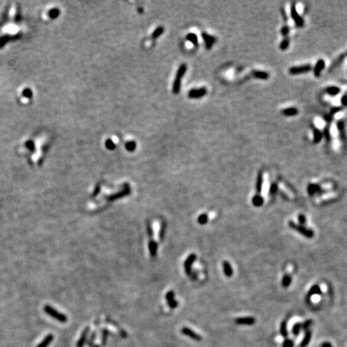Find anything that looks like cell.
<instances>
[{
	"label": "cell",
	"instance_id": "6da1fadb",
	"mask_svg": "<svg viewBox=\"0 0 347 347\" xmlns=\"http://www.w3.org/2000/svg\"><path fill=\"white\" fill-rule=\"evenodd\" d=\"M186 69H187V67H186V65L185 64H182L178 68V70L177 72V74H176V78L174 80V81L173 84V93H174V94H178V92H179L180 88H181L182 78L185 74V73H186Z\"/></svg>",
	"mask_w": 347,
	"mask_h": 347
},
{
	"label": "cell",
	"instance_id": "7a4b0ae2",
	"mask_svg": "<svg viewBox=\"0 0 347 347\" xmlns=\"http://www.w3.org/2000/svg\"><path fill=\"white\" fill-rule=\"evenodd\" d=\"M43 310L47 314L49 315L50 317H53L54 319L57 320L58 321H60L61 323H65L68 321V317H66V315L62 313H60L59 311H57L53 307L50 306V305H45L43 307Z\"/></svg>",
	"mask_w": 347,
	"mask_h": 347
},
{
	"label": "cell",
	"instance_id": "3957f363",
	"mask_svg": "<svg viewBox=\"0 0 347 347\" xmlns=\"http://www.w3.org/2000/svg\"><path fill=\"white\" fill-rule=\"evenodd\" d=\"M289 225L292 229L295 230V231H297V232H299V233H300L301 235L304 236L305 237L312 238L313 237V236H314V233H313V231H312V230L308 229V228H306V227H304V226H302V225L296 224V223H294V222H293V221L289 222Z\"/></svg>",
	"mask_w": 347,
	"mask_h": 347
},
{
	"label": "cell",
	"instance_id": "277c9868",
	"mask_svg": "<svg viewBox=\"0 0 347 347\" xmlns=\"http://www.w3.org/2000/svg\"><path fill=\"white\" fill-rule=\"evenodd\" d=\"M312 66L310 64H304V65H300V66H294L292 67L289 69V73L291 75H300V74H304L310 72L312 70Z\"/></svg>",
	"mask_w": 347,
	"mask_h": 347
},
{
	"label": "cell",
	"instance_id": "5b68a950",
	"mask_svg": "<svg viewBox=\"0 0 347 347\" xmlns=\"http://www.w3.org/2000/svg\"><path fill=\"white\" fill-rule=\"evenodd\" d=\"M290 15H291L292 19L293 20L294 24L297 25V27H298V28H302V27L304 26V19H303V18L299 15V13L297 12L294 3L292 4L291 10H290Z\"/></svg>",
	"mask_w": 347,
	"mask_h": 347
},
{
	"label": "cell",
	"instance_id": "8992f818",
	"mask_svg": "<svg viewBox=\"0 0 347 347\" xmlns=\"http://www.w3.org/2000/svg\"><path fill=\"white\" fill-rule=\"evenodd\" d=\"M129 194H130V188H129V186L128 184H125V188L123 191H120V192H118V194H115V195H109V196H107L106 199H107L108 201H114V200H116V199L125 197V196H126V195H129Z\"/></svg>",
	"mask_w": 347,
	"mask_h": 347
},
{
	"label": "cell",
	"instance_id": "52a82bcc",
	"mask_svg": "<svg viewBox=\"0 0 347 347\" xmlns=\"http://www.w3.org/2000/svg\"><path fill=\"white\" fill-rule=\"evenodd\" d=\"M196 257L197 256H196V255H195V253H191V255L188 256V257L186 258V259L184 262L185 272H186L187 275H189V276H190V274L191 273V266H192L193 263L195 261Z\"/></svg>",
	"mask_w": 347,
	"mask_h": 347
},
{
	"label": "cell",
	"instance_id": "ba28073f",
	"mask_svg": "<svg viewBox=\"0 0 347 347\" xmlns=\"http://www.w3.org/2000/svg\"><path fill=\"white\" fill-rule=\"evenodd\" d=\"M207 93V89L206 88H196V89L191 90L188 93V96L190 98L198 99L201 98L203 96H205Z\"/></svg>",
	"mask_w": 347,
	"mask_h": 347
},
{
	"label": "cell",
	"instance_id": "9c48e42d",
	"mask_svg": "<svg viewBox=\"0 0 347 347\" xmlns=\"http://www.w3.org/2000/svg\"><path fill=\"white\" fill-rule=\"evenodd\" d=\"M181 332H182V334H184L186 336L189 337V338H191L194 339V340L197 341H200L202 340L201 336L199 334H198L197 333H195V331H193L192 330H191V329H189L187 327L182 328V330H181Z\"/></svg>",
	"mask_w": 347,
	"mask_h": 347
},
{
	"label": "cell",
	"instance_id": "30bf717a",
	"mask_svg": "<svg viewBox=\"0 0 347 347\" xmlns=\"http://www.w3.org/2000/svg\"><path fill=\"white\" fill-rule=\"evenodd\" d=\"M202 36H203L204 42H205L206 48L208 50H210L211 48L213 47L214 43H215L217 40L215 37L212 36L211 35H208L207 33H206V32H203V33L202 34Z\"/></svg>",
	"mask_w": 347,
	"mask_h": 347
},
{
	"label": "cell",
	"instance_id": "8fae6325",
	"mask_svg": "<svg viewBox=\"0 0 347 347\" xmlns=\"http://www.w3.org/2000/svg\"><path fill=\"white\" fill-rule=\"evenodd\" d=\"M325 67H326L325 60H322V59H320V60H317V62L316 63L314 68H313V74H314L315 76L319 77L321 76V73H322V71L325 69Z\"/></svg>",
	"mask_w": 347,
	"mask_h": 347
},
{
	"label": "cell",
	"instance_id": "7c38bea8",
	"mask_svg": "<svg viewBox=\"0 0 347 347\" xmlns=\"http://www.w3.org/2000/svg\"><path fill=\"white\" fill-rule=\"evenodd\" d=\"M312 131H313V143L314 144H318L321 141V140L323 137V133L319 129H317V127L313 126L312 127Z\"/></svg>",
	"mask_w": 347,
	"mask_h": 347
},
{
	"label": "cell",
	"instance_id": "4fadbf2b",
	"mask_svg": "<svg viewBox=\"0 0 347 347\" xmlns=\"http://www.w3.org/2000/svg\"><path fill=\"white\" fill-rule=\"evenodd\" d=\"M236 323L239 324V325H248V326H251L255 324L256 320L253 317H239L236 319Z\"/></svg>",
	"mask_w": 347,
	"mask_h": 347
},
{
	"label": "cell",
	"instance_id": "5bb4252c",
	"mask_svg": "<svg viewBox=\"0 0 347 347\" xmlns=\"http://www.w3.org/2000/svg\"><path fill=\"white\" fill-rule=\"evenodd\" d=\"M281 114L285 117H294L299 114V110L297 108L295 107H289L284 109L281 110Z\"/></svg>",
	"mask_w": 347,
	"mask_h": 347
},
{
	"label": "cell",
	"instance_id": "9a60e30c",
	"mask_svg": "<svg viewBox=\"0 0 347 347\" xmlns=\"http://www.w3.org/2000/svg\"><path fill=\"white\" fill-rule=\"evenodd\" d=\"M252 76L255 77L256 79L262 80H266L269 78V74L264 71L254 70L252 72Z\"/></svg>",
	"mask_w": 347,
	"mask_h": 347
},
{
	"label": "cell",
	"instance_id": "2e32d148",
	"mask_svg": "<svg viewBox=\"0 0 347 347\" xmlns=\"http://www.w3.org/2000/svg\"><path fill=\"white\" fill-rule=\"evenodd\" d=\"M337 127H338V130L340 134L341 139L345 141V123L343 120H339L338 121L337 123Z\"/></svg>",
	"mask_w": 347,
	"mask_h": 347
},
{
	"label": "cell",
	"instance_id": "e0dca14e",
	"mask_svg": "<svg viewBox=\"0 0 347 347\" xmlns=\"http://www.w3.org/2000/svg\"><path fill=\"white\" fill-rule=\"evenodd\" d=\"M263 173L261 171L258 174L256 178V190L258 195L259 193L261 192L262 191V186H263Z\"/></svg>",
	"mask_w": 347,
	"mask_h": 347
},
{
	"label": "cell",
	"instance_id": "ac0fdd59",
	"mask_svg": "<svg viewBox=\"0 0 347 347\" xmlns=\"http://www.w3.org/2000/svg\"><path fill=\"white\" fill-rule=\"evenodd\" d=\"M149 249H150V256L152 258H155L157 255V251H158V244L154 240H150L149 242Z\"/></svg>",
	"mask_w": 347,
	"mask_h": 347
},
{
	"label": "cell",
	"instance_id": "d6986e66",
	"mask_svg": "<svg viewBox=\"0 0 347 347\" xmlns=\"http://www.w3.org/2000/svg\"><path fill=\"white\" fill-rule=\"evenodd\" d=\"M88 331H89V329H88V327H86L85 330H84L83 333H82L81 336H80V338H79L78 341H77L76 347H83L84 346V344L85 343L86 338H87V335H88Z\"/></svg>",
	"mask_w": 347,
	"mask_h": 347
},
{
	"label": "cell",
	"instance_id": "ffe728a7",
	"mask_svg": "<svg viewBox=\"0 0 347 347\" xmlns=\"http://www.w3.org/2000/svg\"><path fill=\"white\" fill-rule=\"evenodd\" d=\"M341 92V88L338 86H330L326 88V92L328 95L332 96H335L338 95Z\"/></svg>",
	"mask_w": 347,
	"mask_h": 347
},
{
	"label": "cell",
	"instance_id": "44dd1931",
	"mask_svg": "<svg viewBox=\"0 0 347 347\" xmlns=\"http://www.w3.org/2000/svg\"><path fill=\"white\" fill-rule=\"evenodd\" d=\"M223 272H224V274L226 275L227 277H230V276H231L233 275V269H232V267L231 266L229 262L223 261Z\"/></svg>",
	"mask_w": 347,
	"mask_h": 347
},
{
	"label": "cell",
	"instance_id": "7402d4cb",
	"mask_svg": "<svg viewBox=\"0 0 347 347\" xmlns=\"http://www.w3.org/2000/svg\"><path fill=\"white\" fill-rule=\"evenodd\" d=\"M311 337H312V332H311L310 330H307L306 332H305V334H304V338H303L302 341L300 342V347H306L309 344V342H310Z\"/></svg>",
	"mask_w": 347,
	"mask_h": 347
},
{
	"label": "cell",
	"instance_id": "603a6c76",
	"mask_svg": "<svg viewBox=\"0 0 347 347\" xmlns=\"http://www.w3.org/2000/svg\"><path fill=\"white\" fill-rule=\"evenodd\" d=\"M321 288L319 287V285H315L309 289V291H308V295H307V297L310 298L312 296L317 295V294H321Z\"/></svg>",
	"mask_w": 347,
	"mask_h": 347
},
{
	"label": "cell",
	"instance_id": "cb8c5ba5",
	"mask_svg": "<svg viewBox=\"0 0 347 347\" xmlns=\"http://www.w3.org/2000/svg\"><path fill=\"white\" fill-rule=\"evenodd\" d=\"M52 340H53V335H52V334H48V335H47V336L42 341V342H41L39 345H37L36 347H47V345H49L50 343L52 341Z\"/></svg>",
	"mask_w": 347,
	"mask_h": 347
},
{
	"label": "cell",
	"instance_id": "d4e9b609",
	"mask_svg": "<svg viewBox=\"0 0 347 347\" xmlns=\"http://www.w3.org/2000/svg\"><path fill=\"white\" fill-rule=\"evenodd\" d=\"M321 190V187H320L318 185H316V184H309L308 186V192L310 194V195H314V194H316V193L317 192H320Z\"/></svg>",
	"mask_w": 347,
	"mask_h": 347
},
{
	"label": "cell",
	"instance_id": "484cf974",
	"mask_svg": "<svg viewBox=\"0 0 347 347\" xmlns=\"http://www.w3.org/2000/svg\"><path fill=\"white\" fill-rule=\"evenodd\" d=\"M252 203L256 207H260L263 203V199L259 195H255L252 199Z\"/></svg>",
	"mask_w": 347,
	"mask_h": 347
},
{
	"label": "cell",
	"instance_id": "4316f807",
	"mask_svg": "<svg viewBox=\"0 0 347 347\" xmlns=\"http://www.w3.org/2000/svg\"><path fill=\"white\" fill-rule=\"evenodd\" d=\"M186 39L188 41H190L191 43H192L195 46H197L198 45V37L197 35L195 34H194V33H189V34L186 35Z\"/></svg>",
	"mask_w": 347,
	"mask_h": 347
},
{
	"label": "cell",
	"instance_id": "83f0119b",
	"mask_svg": "<svg viewBox=\"0 0 347 347\" xmlns=\"http://www.w3.org/2000/svg\"><path fill=\"white\" fill-rule=\"evenodd\" d=\"M289 43H290V40L289 38H285L280 43V48L282 51H285L287 50L289 47Z\"/></svg>",
	"mask_w": 347,
	"mask_h": 347
},
{
	"label": "cell",
	"instance_id": "f1b7e54d",
	"mask_svg": "<svg viewBox=\"0 0 347 347\" xmlns=\"http://www.w3.org/2000/svg\"><path fill=\"white\" fill-rule=\"evenodd\" d=\"M323 136L325 137H326V140L327 141V142H329L330 143V140H331V135H330V124L327 125L326 126V128H325V129H324V132H323Z\"/></svg>",
	"mask_w": 347,
	"mask_h": 347
},
{
	"label": "cell",
	"instance_id": "f546056e",
	"mask_svg": "<svg viewBox=\"0 0 347 347\" xmlns=\"http://www.w3.org/2000/svg\"><path fill=\"white\" fill-rule=\"evenodd\" d=\"M292 282V278L291 276L289 275H285L282 279V286L285 288L289 287V285H291Z\"/></svg>",
	"mask_w": 347,
	"mask_h": 347
},
{
	"label": "cell",
	"instance_id": "4dcf8cb0",
	"mask_svg": "<svg viewBox=\"0 0 347 347\" xmlns=\"http://www.w3.org/2000/svg\"><path fill=\"white\" fill-rule=\"evenodd\" d=\"M280 331H281V334L283 338H287L288 331H287V326H286V321H284L282 323H281Z\"/></svg>",
	"mask_w": 347,
	"mask_h": 347
},
{
	"label": "cell",
	"instance_id": "1f68e13d",
	"mask_svg": "<svg viewBox=\"0 0 347 347\" xmlns=\"http://www.w3.org/2000/svg\"><path fill=\"white\" fill-rule=\"evenodd\" d=\"M207 221H208L207 215L202 214L198 217V223H200V224L202 225L205 224V223H207Z\"/></svg>",
	"mask_w": 347,
	"mask_h": 347
},
{
	"label": "cell",
	"instance_id": "d6a6232c",
	"mask_svg": "<svg viewBox=\"0 0 347 347\" xmlns=\"http://www.w3.org/2000/svg\"><path fill=\"white\" fill-rule=\"evenodd\" d=\"M300 330H301V323H296L293 326V327L292 331H293V334L295 336H297L299 333H300Z\"/></svg>",
	"mask_w": 347,
	"mask_h": 347
},
{
	"label": "cell",
	"instance_id": "836d02e7",
	"mask_svg": "<svg viewBox=\"0 0 347 347\" xmlns=\"http://www.w3.org/2000/svg\"><path fill=\"white\" fill-rule=\"evenodd\" d=\"M163 32H164V28H163V27H159V28H158L156 30L154 31V33H153L152 35L153 38L154 39L158 38L159 36H160L161 35H162Z\"/></svg>",
	"mask_w": 347,
	"mask_h": 347
},
{
	"label": "cell",
	"instance_id": "e575fe53",
	"mask_svg": "<svg viewBox=\"0 0 347 347\" xmlns=\"http://www.w3.org/2000/svg\"><path fill=\"white\" fill-rule=\"evenodd\" d=\"M136 142H134V141H129V142H127L126 145H125V148H126V150H128V151H133V150H135V149H136Z\"/></svg>",
	"mask_w": 347,
	"mask_h": 347
},
{
	"label": "cell",
	"instance_id": "d590c367",
	"mask_svg": "<svg viewBox=\"0 0 347 347\" xmlns=\"http://www.w3.org/2000/svg\"><path fill=\"white\" fill-rule=\"evenodd\" d=\"M105 146H106V148H107L108 150H114L116 148L115 143L110 139H108L107 141H105Z\"/></svg>",
	"mask_w": 347,
	"mask_h": 347
},
{
	"label": "cell",
	"instance_id": "8d00e7d4",
	"mask_svg": "<svg viewBox=\"0 0 347 347\" xmlns=\"http://www.w3.org/2000/svg\"><path fill=\"white\" fill-rule=\"evenodd\" d=\"M289 31H290V29H289V26L285 25L284 27H282V28H281V35H282L285 38H288V35H289Z\"/></svg>",
	"mask_w": 347,
	"mask_h": 347
},
{
	"label": "cell",
	"instance_id": "74e56055",
	"mask_svg": "<svg viewBox=\"0 0 347 347\" xmlns=\"http://www.w3.org/2000/svg\"><path fill=\"white\" fill-rule=\"evenodd\" d=\"M312 324H313V321H312V320H307V321H304V323L301 324V329L307 331V330H308V328L310 327Z\"/></svg>",
	"mask_w": 347,
	"mask_h": 347
},
{
	"label": "cell",
	"instance_id": "f35d334b",
	"mask_svg": "<svg viewBox=\"0 0 347 347\" xmlns=\"http://www.w3.org/2000/svg\"><path fill=\"white\" fill-rule=\"evenodd\" d=\"M277 191H278V185L276 184V183H275V182L274 183H272V184L271 185V186H270V189H269L270 195H274L277 192Z\"/></svg>",
	"mask_w": 347,
	"mask_h": 347
},
{
	"label": "cell",
	"instance_id": "ab89813d",
	"mask_svg": "<svg viewBox=\"0 0 347 347\" xmlns=\"http://www.w3.org/2000/svg\"><path fill=\"white\" fill-rule=\"evenodd\" d=\"M166 299L167 301H169V300H173V299H174V291L168 292V293L166 294Z\"/></svg>",
	"mask_w": 347,
	"mask_h": 347
},
{
	"label": "cell",
	"instance_id": "60d3db41",
	"mask_svg": "<svg viewBox=\"0 0 347 347\" xmlns=\"http://www.w3.org/2000/svg\"><path fill=\"white\" fill-rule=\"evenodd\" d=\"M293 341L292 339H286L283 343V347H293Z\"/></svg>",
	"mask_w": 347,
	"mask_h": 347
},
{
	"label": "cell",
	"instance_id": "b9f144b4",
	"mask_svg": "<svg viewBox=\"0 0 347 347\" xmlns=\"http://www.w3.org/2000/svg\"><path fill=\"white\" fill-rule=\"evenodd\" d=\"M166 223H162V228L160 230V240H163V238L165 236V231H166Z\"/></svg>",
	"mask_w": 347,
	"mask_h": 347
},
{
	"label": "cell",
	"instance_id": "7bdbcfd3",
	"mask_svg": "<svg viewBox=\"0 0 347 347\" xmlns=\"http://www.w3.org/2000/svg\"><path fill=\"white\" fill-rule=\"evenodd\" d=\"M167 302H168V304H169V306L170 307V308H171L172 309H174V308H175L176 307L178 306V301H177V300H176L175 299H173V300H169V301H167Z\"/></svg>",
	"mask_w": 347,
	"mask_h": 347
},
{
	"label": "cell",
	"instance_id": "ee69618b",
	"mask_svg": "<svg viewBox=\"0 0 347 347\" xmlns=\"http://www.w3.org/2000/svg\"><path fill=\"white\" fill-rule=\"evenodd\" d=\"M146 227H147V233H148V236H149V237L150 238V240L152 239L153 237V230H152V227H151V226H150V224L149 223H147V225H146Z\"/></svg>",
	"mask_w": 347,
	"mask_h": 347
},
{
	"label": "cell",
	"instance_id": "f6af8a7d",
	"mask_svg": "<svg viewBox=\"0 0 347 347\" xmlns=\"http://www.w3.org/2000/svg\"><path fill=\"white\" fill-rule=\"evenodd\" d=\"M343 108L342 107H334V108H332L331 109V110H330V115H334V114H337V113H338V112L341 111L342 110Z\"/></svg>",
	"mask_w": 347,
	"mask_h": 347
},
{
	"label": "cell",
	"instance_id": "bcb514c9",
	"mask_svg": "<svg viewBox=\"0 0 347 347\" xmlns=\"http://www.w3.org/2000/svg\"><path fill=\"white\" fill-rule=\"evenodd\" d=\"M298 220H299V223H300V225H303L305 223V222H306V218H305V216H304V215H300L299 216H298Z\"/></svg>",
	"mask_w": 347,
	"mask_h": 347
},
{
	"label": "cell",
	"instance_id": "7dc6e473",
	"mask_svg": "<svg viewBox=\"0 0 347 347\" xmlns=\"http://www.w3.org/2000/svg\"><path fill=\"white\" fill-rule=\"evenodd\" d=\"M108 334H109V333H108V331L106 330H104L102 331V344H104V345H105V342H106Z\"/></svg>",
	"mask_w": 347,
	"mask_h": 347
},
{
	"label": "cell",
	"instance_id": "c3c4849f",
	"mask_svg": "<svg viewBox=\"0 0 347 347\" xmlns=\"http://www.w3.org/2000/svg\"><path fill=\"white\" fill-rule=\"evenodd\" d=\"M59 10H57V9H53L52 11H50V16H51V18H56L57 17L58 15H59Z\"/></svg>",
	"mask_w": 347,
	"mask_h": 347
},
{
	"label": "cell",
	"instance_id": "681fc988",
	"mask_svg": "<svg viewBox=\"0 0 347 347\" xmlns=\"http://www.w3.org/2000/svg\"><path fill=\"white\" fill-rule=\"evenodd\" d=\"M341 105H342L344 107H347V94L343 95V96H341Z\"/></svg>",
	"mask_w": 347,
	"mask_h": 347
},
{
	"label": "cell",
	"instance_id": "f907efd6",
	"mask_svg": "<svg viewBox=\"0 0 347 347\" xmlns=\"http://www.w3.org/2000/svg\"><path fill=\"white\" fill-rule=\"evenodd\" d=\"M99 191H100V186H99V185H97L96 188H95L94 191H93V194H92V197H95L96 195H98Z\"/></svg>",
	"mask_w": 347,
	"mask_h": 347
},
{
	"label": "cell",
	"instance_id": "816d5d0a",
	"mask_svg": "<svg viewBox=\"0 0 347 347\" xmlns=\"http://www.w3.org/2000/svg\"><path fill=\"white\" fill-rule=\"evenodd\" d=\"M321 347H333L330 342H324L321 345Z\"/></svg>",
	"mask_w": 347,
	"mask_h": 347
},
{
	"label": "cell",
	"instance_id": "f5cc1de1",
	"mask_svg": "<svg viewBox=\"0 0 347 347\" xmlns=\"http://www.w3.org/2000/svg\"><path fill=\"white\" fill-rule=\"evenodd\" d=\"M95 338V333H93L92 335V338H90V341L88 342V345H92V341H93V340H94Z\"/></svg>",
	"mask_w": 347,
	"mask_h": 347
},
{
	"label": "cell",
	"instance_id": "db71d44e",
	"mask_svg": "<svg viewBox=\"0 0 347 347\" xmlns=\"http://www.w3.org/2000/svg\"><path fill=\"white\" fill-rule=\"evenodd\" d=\"M93 347H99V346H98V345H94V346H93Z\"/></svg>",
	"mask_w": 347,
	"mask_h": 347
}]
</instances>
